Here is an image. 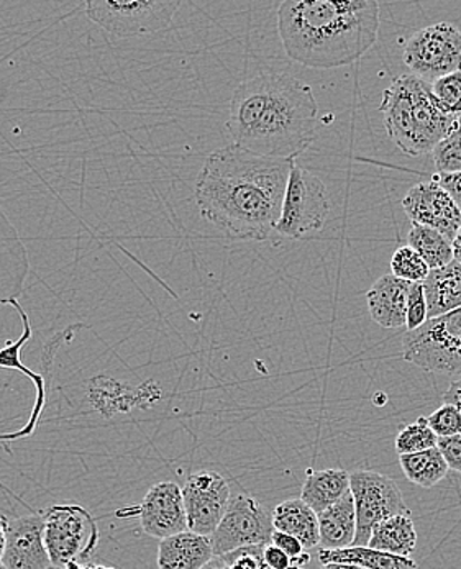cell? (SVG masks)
I'll list each match as a JSON object with an SVG mask.
<instances>
[{"label":"cell","mask_w":461,"mask_h":569,"mask_svg":"<svg viewBox=\"0 0 461 569\" xmlns=\"http://www.w3.org/2000/svg\"><path fill=\"white\" fill-rule=\"evenodd\" d=\"M294 167V160L260 157L237 144L220 148L196 181L199 213L232 240H268L277 232Z\"/></svg>","instance_id":"1"},{"label":"cell","mask_w":461,"mask_h":569,"mask_svg":"<svg viewBox=\"0 0 461 569\" xmlns=\"http://www.w3.org/2000/svg\"><path fill=\"white\" fill-rule=\"evenodd\" d=\"M318 116V101L308 84L291 74L264 72L233 92L227 130L243 150L294 160L311 147Z\"/></svg>","instance_id":"2"},{"label":"cell","mask_w":461,"mask_h":569,"mask_svg":"<svg viewBox=\"0 0 461 569\" xmlns=\"http://www.w3.org/2000/svg\"><path fill=\"white\" fill-rule=\"evenodd\" d=\"M285 54L312 69L349 67L378 40L374 0H285L278 9Z\"/></svg>","instance_id":"3"},{"label":"cell","mask_w":461,"mask_h":569,"mask_svg":"<svg viewBox=\"0 0 461 569\" xmlns=\"http://www.w3.org/2000/svg\"><path fill=\"white\" fill-rule=\"evenodd\" d=\"M384 127L395 147L408 157H422L459 129V116L442 109L427 84L414 74H402L383 92L380 106Z\"/></svg>","instance_id":"4"},{"label":"cell","mask_w":461,"mask_h":569,"mask_svg":"<svg viewBox=\"0 0 461 569\" xmlns=\"http://www.w3.org/2000/svg\"><path fill=\"white\" fill-rule=\"evenodd\" d=\"M179 7V0H88L84 12L107 33L129 38L168 29Z\"/></svg>","instance_id":"5"},{"label":"cell","mask_w":461,"mask_h":569,"mask_svg":"<svg viewBox=\"0 0 461 569\" xmlns=\"http://www.w3.org/2000/svg\"><path fill=\"white\" fill-rule=\"evenodd\" d=\"M44 545L53 568L84 563L99 543L98 523L81 506L60 503L44 510Z\"/></svg>","instance_id":"6"},{"label":"cell","mask_w":461,"mask_h":569,"mask_svg":"<svg viewBox=\"0 0 461 569\" xmlns=\"http://www.w3.org/2000/svg\"><path fill=\"white\" fill-rule=\"evenodd\" d=\"M408 363L432 372L461 375V309L429 319L402 338Z\"/></svg>","instance_id":"7"},{"label":"cell","mask_w":461,"mask_h":569,"mask_svg":"<svg viewBox=\"0 0 461 569\" xmlns=\"http://www.w3.org/2000/svg\"><path fill=\"white\" fill-rule=\"evenodd\" d=\"M329 212L325 184L308 169L292 168L277 232L291 240H302L325 227Z\"/></svg>","instance_id":"8"},{"label":"cell","mask_w":461,"mask_h":569,"mask_svg":"<svg viewBox=\"0 0 461 569\" xmlns=\"http://www.w3.org/2000/svg\"><path fill=\"white\" fill-rule=\"evenodd\" d=\"M402 60L427 84L461 71V33L452 23L425 27L405 41Z\"/></svg>","instance_id":"9"},{"label":"cell","mask_w":461,"mask_h":569,"mask_svg":"<svg viewBox=\"0 0 461 569\" xmlns=\"http://www.w3.org/2000/svg\"><path fill=\"white\" fill-rule=\"evenodd\" d=\"M350 491L357 507V538L353 547H368L374 527L394 516H411L398 482L377 471L350 475Z\"/></svg>","instance_id":"10"},{"label":"cell","mask_w":461,"mask_h":569,"mask_svg":"<svg viewBox=\"0 0 461 569\" xmlns=\"http://www.w3.org/2000/svg\"><path fill=\"white\" fill-rule=\"evenodd\" d=\"M273 532V520L257 499L235 496L230 499L229 509L211 537L213 555L222 557L240 548L268 545Z\"/></svg>","instance_id":"11"},{"label":"cell","mask_w":461,"mask_h":569,"mask_svg":"<svg viewBox=\"0 0 461 569\" xmlns=\"http://www.w3.org/2000/svg\"><path fill=\"white\" fill-rule=\"evenodd\" d=\"M188 530L212 537L229 509V482L216 471L192 472L182 486Z\"/></svg>","instance_id":"12"},{"label":"cell","mask_w":461,"mask_h":569,"mask_svg":"<svg viewBox=\"0 0 461 569\" xmlns=\"http://www.w3.org/2000/svg\"><path fill=\"white\" fill-rule=\"evenodd\" d=\"M0 522L7 538L2 558L6 569L53 568L44 545L43 512L22 517L0 516Z\"/></svg>","instance_id":"13"},{"label":"cell","mask_w":461,"mask_h":569,"mask_svg":"<svg viewBox=\"0 0 461 569\" xmlns=\"http://www.w3.org/2000/svg\"><path fill=\"white\" fill-rule=\"evenodd\" d=\"M402 207L412 223L429 227L453 241L461 229V210L452 196L435 181L419 182L409 189Z\"/></svg>","instance_id":"14"},{"label":"cell","mask_w":461,"mask_h":569,"mask_svg":"<svg viewBox=\"0 0 461 569\" xmlns=\"http://www.w3.org/2000/svg\"><path fill=\"white\" fill-rule=\"evenodd\" d=\"M147 536L164 538L188 530L182 488L177 482L161 481L151 486L136 512Z\"/></svg>","instance_id":"15"},{"label":"cell","mask_w":461,"mask_h":569,"mask_svg":"<svg viewBox=\"0 0 461 569\" xmlns=\"http://www.w3.org/2000/svg\"><path fill=\"white\" fill-rule=\"evenodd\" d=\"M411 286V282L401 281L395 276H381L367 292L371 319L383 329L405 327Z\"/></svg>","instance_id":"16"},{"label":"cell","mask_w":461,"mask_h":569,"mask_svg":"<svg viewBox=\"0 0 461 569\" xmlns=\"http://www.w3.org/2000/svg\"><path fill=\"white\" fill-rule=\"evenodd\" d=\"M29 272V258L16 229L0 210V303L19 298Z\"/></svg>","instance_id":"17"},{"label":"cell","mask_w":461,"mask_h":569,"mask_svg":"<svg viewBox=\"0 0 461 569\" xmlns=\"http://www.w3.org/2000/svg\"><path fill=\"white\" fill-rule=\"evenodd\" d=\"M216 558L211 537L186 530L164 538L158 547V569H204Z\"/></svg>","instance_id":"18"},{"label":"cell","mask_w":461,"mask_h":569,"mask_svg":"<svg viewBox=\"0 0 461 569\" xmlns=\"http://www.w3.org/2000/svg\"><path fill=\"white\" fill-rule=\"evenodd\" d=\"M322 550L353 547L357 538V507L352 491L318 516Z\"/></svg>","instance_id":"19"},{"label":"cell","mask_w":461,"mask_h":569,"mask_svg":"<svg viewBox=\"0 0 461 569\" xmlns=\"http://www.w3.org/2000/svg\"><path fill=\"white\" fill-rule=\"evenodd\" d=\"M429 319L461 309V264L452 263L429 272L424 282Z\"/></svg>","instance_id":"20"},{"label":"cell","mask_w":461,"mask_h":569,"mask_svg":"<svg viewBox=\"0 0 461 569\" xmlns=\"http://www.w3.org/2000/svg\"><path fill=\"white\" fill-rule=\"evenodd\" d=\"M271 520L274 530L298 538L305 550L320 545L318 513L308 503L302 502L301 498L281 502L274 509Z\"/></svg>","instance_id":"21"},{"label":"cell","mask_w":461,"mask_h":569,"mask_svg":"<svg viewBox=\"0 0 461 569\" xmlns=\"http://www.w3.org/2000/svg\"><path fill=\"white\" fill-rule=\"evenodd\" d=\"M350 491V475L343 469L309 471L302 486L301 501L308 503L315 513L323 512L339 502Z\"/></svg>","instance_id":"22"},{"label":"cell","mask_w":461,"mask_h":569,"mask_svg":"<svg viewBox=\"0 0 461 569\" xmlns=\"http://www.w3.org/2000/svg\"><path fill=\"white\" fill-rule=\"evenodd\" d=\"M415 545L418 533L411 516H394L374 527L368 547L395 557L411 558Z\"/></svg>","instance_id":"23"},{"label":"cell","mask_w":461,"mask_h":569,"mask_svg":"<svg viewBox=\"0 0 461 569\" xmlns=\"http://www.w3.org/2000/svg\"><path fill=\"white\" fill-rule=\"evenodd\" d=\"M319 563H349L364 569H418L412 558L395 557L370 547H349L343 550L319 551Z\"/></svg>","instance_id":"24"},{"label":"cell","mask_w":461,"mask_h":569,"mask_svg":"<svg viewBox=\"0 0 461 569\" xmlns=\"http://www.w3.org/2000/svg\"><path fill=\"white\" fill-rule=\"evenodd\" d=\"M399 465L412 485L421 486L424 489L439 485L450 471L439 448H430L421 453L401 455Z\"/></svg>","instance_id":"25"},{"label":"cell","mask_w":461,"mask_h":569,"mask_svg":"<svg viewBox=\"0 0 461 569\" xmlns=\"http://www.w3.org/2000/svg\"><path fill=\"white\" fill-rule=\"evenodd\" d=\"M408 243L412 250L418 251L430 271L447 267L453 261L452 241L429 227L412 223Z\"/></svg>","instance_id":"26"},{"label":"cell","mask_w":461,"mask_h":569,"mask_svg":"<svg viewBox=\"0 0 461 569\" xmlns=\"http://www.w3.org/2000/svg\"><path fill=\"white\" fill-rule=\"evenodd\" d=\"M437 445H439V437L430 429L427 417H419L418 422L409 423L395 437V453L399 457L421 453L430 448H437Z\"/></svg>","instance_id":"27"},{"label":"cell","mask_w":461,"mask_h":569,"mask_svg":"<svg viewBox=\"0 0 461 569\" xmlns=\"http://www.w3.org/2000/svg\"><path fill=\"white\" fill-rule=\"evenodd\" d=\"M391 274L401 281L424 282L429 276L430 269L427 267L425 261L419 257L418 251L412 250L411 247H401L394 251L391 258Z\"/></svg>","instance_id":"28"},{"label":"cell","mask_w":461,"mask_h":569,"mask_svg":"<svg viewBox=\"0 0 461 569\" xmlns=\"http://www.w3.org/2000/svg\"><path fill=\"white\" fill-rule=\"evenodd\" d=\"M432 153L439 174H459L461 172V127L443 138Z\"/></svg>","instance_id":"29"},{"label":"cell","mask_w":461,"mask_h":569,"mask_svg":"<svg viewBox=\"0 0 461 569\" xmlns=\"http://www.w3.org/2000/svg\"><path fill=\"white\" fill-rule=\"evenodd\" d=\"M427 423L439 438L459 436L461 433V412L452 403H443L427 417Z\"/></svg>","instance_id":"30"},{"label":"cell","mask_w":461,"mask_h":569,"mask_svg":"<svg viewBox=\"0 0 461 569\" xmlns=\"http://www.w3.org/2000/svg\"><path fill=\"white\" fill-rule=\"evenodd\" d=\"M430 86H432L433 96H435L442 109L452 116L453 107L461 102V71L443 76Z\"/></svg>","instance_id":"31"},{"label":"cell","mask_w":461,"mask_h":569,"mask_svg":"<svg viewBox=\"0 0 461 569\" xmlns=\"http://www.w3.org/2000/svg\"><path fill=\"white\" fill-rule=\"evenodd\" d=\"M429 320V307H427L424 284L415 282L411 286L408 301V319H405V329L408 332L421 329Z\"/></svg>","instance_id":"32"},{"label":"cell","mask_w":461,"mask_h":569,"mask_svg":"<svg viewBox=\"0 0 461 569\" xmlns=\"http://www.w3.org/2000/svg\"><path fill=\"white\" fill-rule=\"evenodd\" d=\"M264 547H247L240 550L230 551V553L222 555L223 563L227 569H264Z\"/></svg>","instance_id":"33"},{"label":"cell","mask_w":461,"mask_h":569,"mask_svg":"<svg viewBox=\"0 0 461 569\" xmlns=\"http://www.w3.org/2000/svg\"><path fill=\"white\" fill-rule=\"evenodd\" d=\"M437 448L445 458L449 468L452 471L461 472V433L459 436L439 438Z\"/></svg>","instance_id":"34"},{"label":"cell","mask_w":461,"mask_h":569,"mask_svg":"<svg viewBox=\"0 0 461 569\" xmlns=\"http://www.w3.org/2000/svg\"><path fill=\"white\" fill-rule=\"evenodd\" d=\"M264 563L271 569H294L291 558L271 543L264 547Z\"/></svg>","instance_id":"35"},{"label":"cell","mask_w":461,"mask_h":569,"mask_svg":"<svg viewBox=\"0 0 461 569\" xmlns=\"http://www.w3.org/2000/svg\"><path fill=\"white\" fill-rule=\"evenodd\" d=\"M433 181L442 186V188L452 196L453 201H455L461 210V172H459V174H439V172H437Z\"/></svg>","instance_id":"36"},{"label":"cell","mask_w":461,"mask_h":569,"mask_svg":"<svg viewBox=\"0 0 461 569\" xmlns=\"http://www.w3.org/2000/svg\"><path fill=\"white\" fill-rule=\"evenodd\" d=\"M443 403H452L461 412V379L450 385L449 391L443 396Z\"/></svg>","instance_id":"37"},{"label":"cell","mask_w":461,"mask_h":569,"mask_svg":"<svg viewBox=\"0 0 461 569\" xmlns=\"http://www.w3.org/2000/svg\"><path fill=\"white\" fill-rule=\"evenodd\" d=\"M452 247L453 260L459 261V263L461 264V229L459 230V233H457V237L453 238Z\"/></svg>","instance_id":"38"},{"label":"cell","mask_w":461,"mask_h":569,"mask_svg":"<svg viewBox=\"0 0 461 569\" xmlns=\"http://www.w3.org/2000/svg\"><path fill=\"white\" fill-rule=\"evenodd\" d=\"M322 569H364V568L358 567V565L329 563V565H322Z\"/></svg>","instance_id":"39"},{"label":"cell","mask_w":461,"mask_h":569,"mask_svg":"<svg viewBox=\"0 0 461 569\" xmlns=\"http://www.w3.org/2000/svg\"><path fill=\"white\" fill-rule=\"evenodd\" d=\"M6 529H3L2 522H0V563H2L3 551H6Z\"/></svg>","instance_id":"40"},{"label":"cell","mask_w":461,"mask_h":569,"mask_svg":"<svg viewBox=\"0 0 461 569\" xmlns=\"http://www.w3.org/2000/svg\"><path fill=\"white\" fill-rule=\"evenodd\" d=\"M204 569H227L226 563H223L222 558L216 557Z\"/></svg>","instance_id":"41"},{"label":"cell","mask_w":461,"mask_h":569,"mask_svg":"<svg viewBox=\"0 0 461 569\" xmlns=\"http://www.w3.org/2000/svg\"><path fill=\"white\" fill-rule=\"evenodd\" d=\"M388 398H384L383 392H378L377 398H374V402L378 403V406H383V403H387Z\"/></svg>","instance_id":"42"},{"label":"cell","mask_w":461,"mask_h":569,"mask_svg":"<svg viewBox=\"0 0 461 569\" xmlns=\"http://www.w3.org/2000/svg\"><path fill=\"white\" fill-rule=\"evenodd\" d=\"M88 569H116V568L102 567V565H88Z\"/></svg>","instance_id":"43"},{"label":"cell","mask_w":461,"mask_h":569,"mask_svg":"<svg viewBox=\"0 0 461 569\" xmlns=\"http://www.w3.org/2000/svg\"><path fill=\"white\" fill-rule=\"evenodd\" d=\"M452 116H461V102L459 103V106L453 107Z\"/></svg>","instance_id":"44"},{"label":"cell","mask_w":461,"mask_h":569,"mask_svg":"<svg viewBox=\"0 0 461 569\" xmlns=\"http://www.w3.org/2000/svg\"><path fill=\"white\" fill-rule=\"evenodd\" d=\"M0 569H6V567H3V565H2V563H0Z\"/></svg>","instance_id":"45"},{"label":"cell","mask_w":461,"mask_h":569,"mask_svg":"<svg viewBox=\"0 0 461 569\" xmlns=\"http://www.w3.org/2000/svg\"><path fill=\"white\" fill-rule=\"evenodd\" d=\"M459 123H460V127H461V116H459Z\"/></svg>","instance_id":"46"}]
</instances>
